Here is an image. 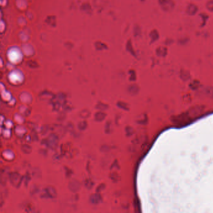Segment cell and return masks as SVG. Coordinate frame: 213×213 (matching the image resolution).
<instances>
[{
  "mask_svg": "<svg viewBox=\"0 0 213 213\" xmlns=\"http://www.w3.org/2000/svg\"><path fill=\"white\" fill-rule=\"evenodd\" d=\"M159 3L163 10L166 11L171 10L174 6V4L171 0H159Z\"/></svg>",
  "mask_w": 213,
  "mask_h": 213,
  "instance_id": "cell-1",
  "label": "cell"
},
{
  "mask_svg": "<svg viewBox=\"0 0 213 213\" xmlns=\"http://www.w3.org/2000/svg\"><path fill=\"white\" fill-rule=\"evenodd\" d=\"M197 10H198V8L196 6L194 5H190L187 9V13L189 14L192 15V14H195L196 13Z\"/></svg>",
  "mask_w": 213,
  "mask_h": 213,
  "instance_id": "cell-2",
  "label": "cell"
},
{
  "mask_svg": "<svg viewBox=\"0 0 213 213\" xmlns=\"http://www.w3.org/2000/svg\"><path fill=\"white\" fill-rule=\"evenodd\" d=\"M157 54L160 56H164L167 54V50L165 48H159L157 50Z\"/></svg>",
  "mask_w": 213,
  "mask_h": 213,
  "instance_id": "cell-3",
  "label": "cell"
},
{
  "mask_svg": "<svg viewBox=\"0 0 213 213\" xmlns=\"http://www.w3.org/2000/svg\"><path fill=\"white\" fill-rule=\"evenodd\" d=\"M207 8L211 11H213V1H210L207 3Z\"/></svg>",
  "mask_w": 213,
  "mask_h": 213,
  "instance_id": "cell-4",
  "label": "cell"
}]
</instances>
